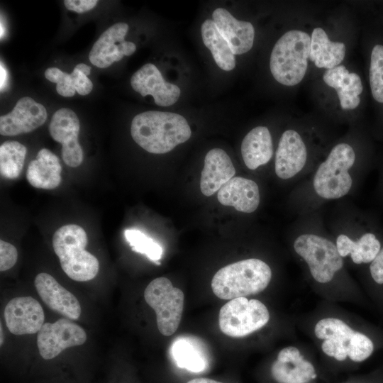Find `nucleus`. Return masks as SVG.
<instances>
[{"label":"nucleus","mask_w":383,"mask_h":383,"mask_svg":"<svg viewBox=\"0 0 383 383\" xmlns=\"http://www.w3.org/2000/svg\"><path fill=\"white\" fill-rule=\"evenodd\" d=\"M345 55V45L342 42L331 41L321 28L313 30L311 36L309 60L318 68L330 70L338 66Z\"/></svg>","instance_id":"25"},{"label":"nucleus","mask_w":383,"mask_h":383,"mask_svg":"<svg viewBox=\"0 0 383 383\" xmlns=\"http://www.w3.org/2000/svg\"><path fill=\"white\" fill-rule=\"evenodd\" d=\"M270 377L275 383H315L318 372L309 360L294 346L282 348L270 367Z\"/></svg>","instance_id":"12"},{"label":"nucleus","mask_w":383,"mask_h":383,"mask_svg":"<svg viewBox=\"0 0 383 383\" xmlns=\"http://www.w3.org/2000/svg\"><path fill=\"white\" fill-rule=\"evenodd\" d=\"M241 154L246 167L255 170L267 164L273 155L272 136L265 126L252 128L241 143Z\"/></svg>","instance_id":"24"},{"label":"nucleus","mask_w":383,"mask_h":383,"mask_svg":"<svg viewBox=\"0 0 383 383\" xmlns=\"http://www.w3.org/2000/svg\"><path fill=\"white\" fill-rule=\"evenodd\" d=\"M355 160V153L350 145L343 143L334 146L314 175L313 184L316 193L326 199L345 196L352 187L348 170Z\"/></svg>","instance_id":"6"},{"label":"nucleus","mask_w":383,"mask_h":383,"mask_svg":"<svg viewBox=\"0 0 383 383\" xmlns=\"http://www.w3.org/2000/svg\"><path fill=\"white\" fill-rule=\"evenodd\" d=\"M294 248L308 265L313 278L319 283L331 282L343 266L336 245L326 238L302 234L294 240Z\"/></svg>","instance_id":"9"},{"label":"nucleus","mask_w":383,"mask_h":383,"mask_svg":"<svg viewBox=\"0 0 383 383\" xmlns=\"http://www.w3.org/2000/svg\"><path fill=\"white\" fill-rule=\"evenodd\" d=\"M96 0H66L64 1L65 7L70 11L79 13L89 11L97 4Z\"/></svg>","instance_id":"36"},{"label":"nucleus","mask_w":383,"mask_h":383,"mask_svg":"<svg viewBox=\"0 0 383 383\" xmlns=\"http://www.w3.org/2000/svg\"><path fill=\"white\" fill-rule=\"evenodd\" d=\"M124 235L132 250L145 255L152 261L160 264L158 261L162 257L163 250L153 239L135 229L126 230Z\"/></svg>","instance_id":"30"},{"label":"nucleus","mask_w":383,"mask_h":383,"mask_svg":"<svg viewBox=\"0 0 383 383\" xmlns=\"http://www.w3.org/2000/svg\"><path fill=\"white\" fill-rule=\"evenodd\" d=\"M90 72L91 67L84 63L77 65L71 72L74 77L76 91L80 95H87L93 89V84L87 77Z\"/></svg>","instance_id":"33"},{"label":"nucleus","mask_w":383,"mask_h":383,"mask_svg":"<svg viewBox=\"0 0 383 383\" xmlns=\"http://www.w3.org/2000/svg\"><path fill=\"white\" fill-rule=\"evenodd\" d=\"M270 318L267 306L260 300L238 297L231 299L221 308L218 325L225 335L242 338L261 329Z\"/></svg>","instance_id":"7"},{"label":"nucleus","mask_w":383,"mask_h":383,"mask_svg":"<svg viewBox=\"0 0 383 383\" xmlns=\"http://www.w3.org/2000/svg\"><path fill=\"white\" fill-rule=\"evenodd\" d=\"M44 74L47 79L56 83V90L60 95L71 97L75 94L74 79L72 73L64 72L57 67H50Z\"/></svg>","instance_id":"32"},{"label":"nucleus","mask_w":383,"mask_h":383,"mask_svg":"<svg viewBox=\"0 0 383 383\" xmlns=\"http://www.w3.org/2000/svg\"><path fill=\"white\" fill-rule=\"evenodd\" d=\"M4 315L9 331L17 335L38 333L44 324L43 309L31 296L12 299L7 303Z\"/></svg>","instance_id":"14"},{"label":"nucleus","mask_w":383,"mask_h":383,"mask_svg":"<svg viewBox=\"0 0 383 383\" xmlns=\"http://www.w3.org/2000/svg\"><path fill=\"white\" fill-rule=\"evenodd\" d=\"M84 330L69 318H62L54 323H45L38 333L37 345L45 360L57 357L64 350L84 344Z\"/></svg>","instance_id":"10"},{"label":"nucleus","mask_w":383,"mask_h":383,"mask_svg":"<svg viewBox=\"0 0 383 383\" xmlns=\"http://www.w3.org/2000/svg\"><path fill=\"white\" fill-rule=\"evenodd\" d=\"M187 383H223L212 379L209 378H205V377H199V378H195L193 379H191L188 381Z\"/></svg>","instance_id":"39"},{"label":"nucleus","mask_w":383,"mask_h":383,"mask_svg":"<svg viewBox=\"0 0 383 383\" xmlns=\"http://www.w3.org/2000/svg\"><path fill=\"white\" fill-rule=\"evenodd\" d=\"M217 198L223 206H233L238 211L250 213L259 206V187L252 179L233 177L219 189Z\"/></svg>","instance_id":"21"},{"label":"nucleus","mask_w":383,"mask_h":383,"mask_svg":"<svg viewBox=\"0 0 383 383\" xmlns=\"http://www.w3.org/2000/svg\"><path fill=\"white\" fill-rule=\"evenodd\" d=\"M62 166L58 157L47 148L40 149L26 170V179L38 189H53L62 181Z\"/></svg>","instance_id":"23"},{"label":"nucleus","mask_w":383,"mask_h":383,"mask_svg":"<svg viewBox=\"0 0 383 383\" xmlns=\"http://www.w3.org/2000/svg\"><path fill=\"white\" fill-rule=\"evenodd\" d=\"M0 328H1V329H0V331H1V340H0V341H1V345H2V343H3V338H2V336H3V333H2V326H1V324Z\"/></svg>","instance_id":"40"},{"label":"nucleus","mask_w":383,"mask_h":383,"mask_svg":"<svg viewBox=\"0 0 383 383\" xmlns=\"http://www.w3.org/2000/svg\"><path fill=\"white\" fill-rule=\"evenodd\" d=\"M306 159V147L300 135L292 129L285 131L276 151V174L283 179L293 177L303 169Z\"/></svg>","instance_id":"18"},{"label":"nucleus","mask_w":383,"mask_h":383,"mask_svg":"<svg viewBox=\"0 0 383 383\" xmlns=\"http://www.w3.org/2000/svg\"><path fill=\"white\" fill-rule=\"evenodd\" d=\"M146 303L155 311L159 331L165 336L177 330L183 313L184 294L163 277L151 281L144 291Z\"/></svg>","instance_id":"8"},{"label":"nucleus","mask_w":383,"mask_h":383,"mask_svg":"<svg viewBox=\"0 0 383 383\" xmlns=\"http://www.w3.org/2000/svg\"><path fill=\"white\" fill-rule=\"evenodd\" d=\"M48 117L45 106L33 99H20L13 110L0 117V133L14 136L30 133L41 126Z\"/></svg>","instance_id":"15"},{"label":"nucleus","mask_w":383,"mask_h":383,"mask_svg":"<svg viewBox=\"0 0 383 383\" xmlns=\"http://www.w3.org/2000/svg\"><path fill=\"white\" fill-rule=\"evenodd\" d=\"M87 235L77 224L65 225L52 237V247L61 267L72 279L86 282L94 279L99 269L97 258L85 250Z\"/></svg>","instance_id":"4"},{"label":"nucleus","mask_w":383,"mask_h":383,"mask_svg":"<svg viewBox=\"0 0 383 383\" xmlns=\"http://www.w3.org/2000/svg\"><path fill=\"white\" fill-rule=\"evenodd\" d=\"M35 287L43 302L50 309L70 320H77L81 314L78 299L63 287L50 274L41 272L35 279Z\"/></svg>","instance_id":"17"},{"label":"nucleus","mask_w":383,"mask_h":383,"mask_svg":"<svg viewBox=\"0 0 383 383\" xmlns=\"http://www.w3.org/2000/svg\"><path fill=\"white\" fill-rule=\"evenodd\" d=\"M212 18L215 26L229 44L234 55L244 54L252 48L255 29L251 23L235 18L223 8L215 9Z\"/></svg>","instance_id":"19"},{"label":"nucleus","mask_w":383,"mask_h":383,"mask_svg":"<svg viewBox=\"0 0 383 383\" xmlns=\"http://www.w3.org/2000/svg\"><path fill=\"white\" fill-rule=\"evenodd\" d=\"M370 273L373 282L383 287V246L370 265Z\"/></svg>","instance_id":"35"},{"label":"nucleus","mask_w":383,"mask_h":383,"mask_svg":"<svg viewBox=\"0 0 383 383\" xmlns=\"http://www.w3.org/2000/svg\"><path fill=\"white\" fill-rule=\"evenodd\" d=\"M314 334L323 340V353L339 362L347 359L354 363L365 362L375 350V343L370 336L355 331L338 318L319 320L315 325Z\"/></svg>","instance_id":"2"},{"label":"nucleus","mask_w":383,"mask_h":383,"mask_svg":"<svg viewBox=\"0 0 383 383\" xmlns=\"http://www.w3.org/2000/svg\"><path fill=\"white\" fill-rule=\"evenodd\" d=\"M131 133L133 140L145 150L153 154H164L187 141L192 131L182 115L148 111L134 116Z\"/></svg>","instance_id":"1"},{"label":"nucleus","mask_w":383,"mask_h":383,"mask_svg":"<svg viewBox=\"0 0 383 383\" xmlns=\"http://www.w3.org/2000/svg\"><path fill=\"white\" fill-rule=\"evenodd\" d=\"M18 259V251L11 243L0 240V270L4 272L14 266Z\"/></svg>","instance_id":"34"},{"label":"nucleus","mask_w":383,"mask_h":383,"mask_svg":"<svg viewBox=\"0 0 383 383\" xmlns=\"http://www.w3.org/2000/svg\"><path fill=\"white\" fill-rule=\"evenodd\" d=\"M335 245L342 257L350 255L353 262L357 265L371 263L382 248L379 240L371 233L363 234L355 241L340 234Z\"/></svg>","instance_id":"27"},{"label":"nucleus","mask_w":383,"mask_h":383,"mask_svg":"<svg viewBox=\"0 0 383 383\" xmlns=\"http://www.w3.org/2000/svg\"><path fill=\"white\" fill-rule=\"evenodd\" d=\"M52 139L62 144V157L69 167H77L84 160L83 150L78 142L80 123L71 109L62 108L56 111L49 124Z\"/></svg>","instance_id":"11"},{"label":"nucleus","mask_w":383,"mask_h":383,"mask_svg":"<svg viewBox=\"0 0 383 383\" xmlns=\"http://www.w3.org/2000/svg\"><path fill=\"white\" fill-rule=\"evenodd\" d=\"M170 351L179 367L193 372H200L208 367L206 351L196 338H177L173 341Z\"/></svg>","instance_id":"26"},{"label":"nucleus","mask_w":383,"mask_h":383,"mask_svg":"<svg viewBox=\"0 0 383 383\" xmlns=\"http://www.w3.org/2000/svg\"><path fill=\"white\" fill-rule=\"evenodd\" d=\"M0 73H1V91H2L3 89L5 88L6 85V81H7V72L4 67L2 65V62H1V66H0Z\"/></svg>","instance_id":"38"},{"label":"nucleus","mask_w":383,"mask_h":383,"mask_svg":"<svg viewBox=\"0 0 383 383\" xmlns=\"http://www.w3.org/2000/svg\"><path fill=\"white\" fill-rule=\"evenodd\" d=\"M131 84L142 96H152L160 106L175 104L181 93L179 87L165 81L160 70L151 63L145 64L133 74Z\"/></svg>","instance_id":"16"},{"label":"nucleus","mask_w":383,"mask_h":383,"mask_svg":"<svg viewBox=\"0 0 383 383\" xmlns=\"http://www.w3.org/2000/svg\"><path fill=\"white\" fill-rule=\"evenodd\" d=\"M201 33L203 42L211 51L216 65L224 71L233 70L235 67V55L213 20L207 19L202 23Z\"/></svg>","instance_id":"28"},{"label":"nucleus","mask_w":383,"mask_h":383,"mask_svg":"<svg viewBox=\"0 0 383 383\" xmlns=\"http://www.w3.org/2000/svg\"><path fill=\"white\" fill-rule=\"evenodd\" d=\"M323 80L328 86L335 89L343 109L352 110L358 106L363 86L357 73L349 72L344 65H338L326 70Z\"/></svg>","instance_id":"22"},{"label":"nucleus","mask_w":383,"mask_h":383,"mask_svg":"<svg viewBox=\"0 0 383 383\" xmlns=\"http://www.w3.org/2000/svg\"><path fill=\"white\" fill-rule=\"evenodd\" d=\"M27 152L25 145L18 141L9 140L0 146V172L7 179H16L23 168Z\"/></svg>","instance_id":"29"},{"label":"nucleus","mask_w":383,"mask_h":383,"mask_svg":"<svg viewBox=\"0 0 383 383\" xmlns=\"http://www.w3.org/2000/svg\"><path fill=\"white\" fill-rule=\"evenodd\" d=\"M344 383H383V373H377L362 379H354Z\"/></svg>","instance_id":"37"},{"label":"nucleus","mask_w":383,"mask_h":383,"mask_svg":"<svg viewBox=\"0 0 383 383\" xmlns=\"http://www.w3.org/2000/svg\"><path fill=\"white\" fill-rule=\"evenodd\" d=\"M272 270L264 261L250 258L228 265L213 275L211 289L219 299L231 300L258 294L269 285Z\"/></svg>","instance_id":"3"},{"label":"nucleus","mask_w":383,"mask_h":383,"mask_svg":"<svg viewBox=\"0 0 383 383\" xmlns=\"http://www.w3.org/2000/svg\"><path fill=\"white\" fill-rule=\"evenodd\" d=\"M369 79L373 99L383 104V45L381 44L375 45L372 50Z\"/></svg>","instance_id":"31"},{"label":"nucleus","mask_w":383,"mask_h":383,"mask_svg":"<svg viewBox=\"0 0 383 383\" xmlns=\"http://www.w3.org/2000/svg\"><path fill=\"white\" fill-rule=\"evenodd\" d=\"M128 30L126 23H117L106 29L94 43L89 54L91 63L99 68L109 67L129 56L136 50L135 45L124 40Z\"/></svg>","instance_id":"13"},{"label":"nucleus","mask_w":383,"mask_h":383,"mask_svg":"<svg viewBox=\"0 0 383 383\" xmlns=\"http://www.w3.org/2000/svg\"><path fill=\"white\" fill-rule=\"evenodd\" d=\"M311 36L304 31L291 30L274 44L270 55V68L275 80L285 86H295L306 72Z\"/></svg>","instance_id":"5"},{"label":"nucleus","mask_w":383,"mask_h":383,"mask_svg":"<svg viewBox=\"0 0 383 383\" xmlns=\"http://www.w3.org/2000/svg\"><path fill=\"white\" fill-rule=\"evenodd\" d=\"M235 174V169L228 155L221 148L209 150L204 158L201 174L200 189L206 196L213 195Z\"/></svg>","instance_id":"20"}]
</instances>
